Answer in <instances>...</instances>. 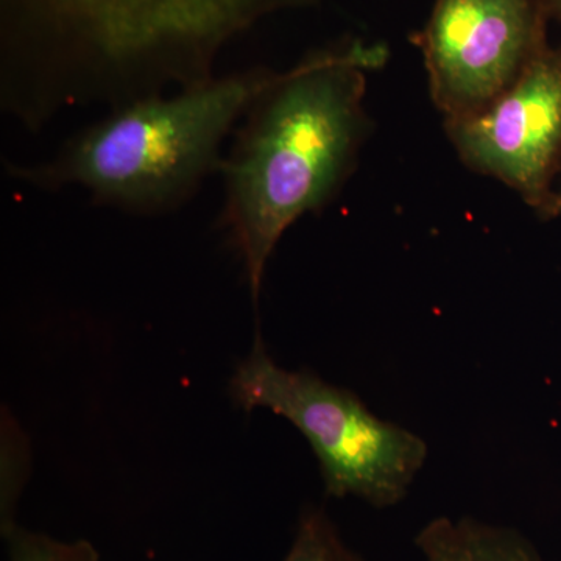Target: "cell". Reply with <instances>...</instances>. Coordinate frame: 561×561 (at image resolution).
I'll return each instance as SVG.
<instances>
[{
  "mask_svg": "<svg viewBox=\"0 0 561 561\" xmlns=\"http://www.w3.org/2000/svg\"><path fill=\"white\" fill-rule=\"evenodd\" d=\"M387 60L382 44L346 41L273 72L239 122L220 165L221 224L260 298L265 268L286 231L324 208L356 168L370 131L367 73Z\"/></svg>",
  "mask_w": 561,
  "mask_h": 561,
  "instance_id": "1",
  "label": "cell"
},
{
  "mask_svg": "<svg viewBox=\"0 0 561 561\" xmlns=\"http://www.w3.org/2000/svg\"><path fill=\"white\" fill-rule=\"evenodd\" d=\"M320 0H2V43L77 101L119 103L209 80L220 51L264 18Z\"/></svg>",
  "mask_w": 561,
  "mask_h": 561,
  "instance_id": "2",
  "label": "cell"
},
{
  "mask_svg": "<svg viewBox=\"0 0 561 561\" xmlns=\"http://www.w3.org/2000/svg\"><path fill=\"white\" fill-rule=\"evenodd\" d=\"M272 76L242 70L111 106L46 160L9 164V175L41 191L80 187L131 216L172 213L220 172L225 144Z\"/></svg>",
  "mask_w": 561,
  "mask_h": 561,
  "instance_id": "3",
  "label": "cell"
},
{
  "mask_svg": "<svg viewBox=\"0 0 561 561\" xmlns=\"http://www.w3.org/2000/svg\"><path fill=\"white\" fill-rule=\"evenodd\" d=\"M231 400L245 412L265 409L289 421L311 445L324 491L354 496L376 508L393 507L427 459L420 435L378 419L356 393L316 373L276 364L261 335L236 368Z\"/></svg>",
  "mask_w": 561,
  "mask_h": 561,
  "instance_id": "4",
  "label": "cell"
},
{
  "mask_svg": "<svg viewBox=\"0 0 561 561\" xmlns=\"http://www.w3.org/2000/svg\"><path fill=\"white\" fill-rule=\"evenodd\" d=\"M541 0H435L411 41L445 121L485 108L548 44Z\"/></svg>",
  "mask_w": 561,
  "mask_h": 561,
  "instance_id": "5",
  "label": "cell"
},
{
  "mask_svg": "<svg viewBox=\"0 0 561 561\" xmlns=\"http://www.w3.org/2000/svg\"><path fill=\"white\" fill-rule=\"evenodd\" d=\"M445 130L468 168L540 214L561 169V46L546 44L511 88L478 113L445 121Z\"/></svg>",
  "mask_w": 561,
  "mask_h": 561,
  "instance_id": "6",
  "label": "cell"
},
{
  "mask_svg": "<svg viewBox=\"0 0 561 561\" xmlns=\"http://www.w3.org/2000/svg\"><path fill=\"white\" fill-rule=\"evenodd\" d=\"M415 542L424 561H542L519 531L472 518L440 516Z\"/></svg>",
  "mask_w": 561,
  "mask_h": 561,
  "instance_id": "7",
  "label": "cell"
},
{
  "mask_svg": "<svg viewBox=\"0 0 561 561\" xmlns=\"http://www.w3.org/2000/svg\"><path fill=\"white\" fill-rule=\"evenodd\" d=\"M283 561H367L342 540L323 508L301 513L294 542Z\"/></svg>",
  "mask_w": 561,
  "mask_h": 561,
  "instance_id": "8",
  "label": "cell"
},
{
  "mask_svg": "<svg viewBox=\"0 0 561 561\" xmlns=\"http://www.w3.org/2000/svg\"><path fill=\"white\" fill-rule=\"evenodd\" d=\"M27 440L10 412L2 413V494H0V524L2 537L13 530L16 524V505L27 479Z\"/></svg>",
  "mask_w": 561,
  "mask_h": 561,
  "instance_id": "9",
  "label": "cell"
},
{
  "mask_svg": "<svg viewBox=\"0 0 561 561\" xmlns=\"http://www.w3.org/2000/svg\"><path fill=\"white\" fill-rule=\"evenodd\" d=\"M10 561H99L90 541H60L16 526L3 537Z\"/></svg>",
  "mask_w": 561,
  "mask_h": 561,
  "instance_id": "10",
  "label": "cell"
},
{
  "mask_svg": "<svg viewBox=\"0 0 561 561\" xmlns=\"http://www.w3.org/2000/svg\"><path fill=\"white\" fill-rule=\"evenodd\" d=\"M540 216L542 219H556V217H561V183L557 190H553L551 201H549L545 209L541 210Z\"/></svg>",
  "mask_w": 561,
  "mask_h": 561,
  "instance_id": "11",
  "label": "cell"
},
{
  "mask_svg": "<svg viewBox=\"0 0 561 561\" xmlns=\"http://www.w3.org/2000/svg\"><path fill=\"white\" fill-rule=\"evenodd\" d=\"M541 5L549 20L561 22V0H541Z\"/></svg>",
  "mask_w": 561,
  "mask_h": 561,
  "instance_id": "12",
  "label": "cell"
}]
</instances>
